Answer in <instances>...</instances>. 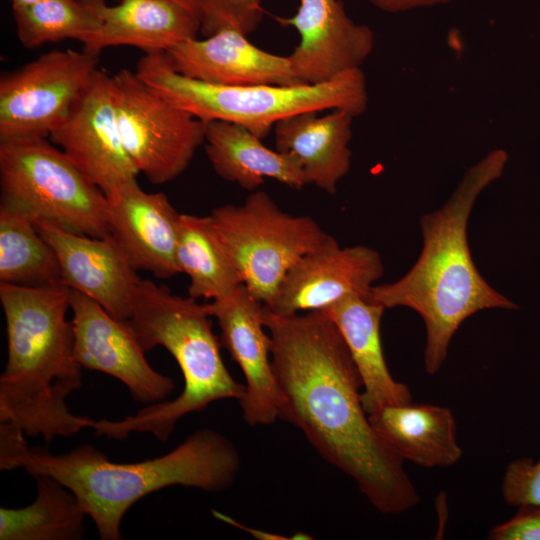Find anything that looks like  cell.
<instances>
[{
  "instance_id": "cell-1",
  "label": "cell",
  "mask_w": 540,
  "mask_h": 540,
  "mask_svg": "<svg viewBox=\"0 0 540 540\" xmlns=\"http://www.w3.org/2000/svg\"><path fill=\"white\" fill-rule=\"evenodd\" d=\"M271 358L290 422L318 454L351 477L381 513L416 506L419 496L403 460L373 429L361 399L362 381L335 324L321 310L276 315L264 305Z\"/></svg>"
},
{
  "instance_id": "cell-2",
  "label": "cell",
  "mask_w": 540,
  "mask_h": 540,
  "mask_svg": "<svg viewBox=\"0 0 540 540\" xmlns=\"http://www.w3.org/2000/svg\"><path fill=\"white\" fill-rule=\"evenodd\" d=\"M507 161L505 150L494 149L470 167L447 202L422 216V250L411 269L395 282L372 286L366 298L385 309L407 307L421 316L430 375L440 370L453 335L468 317L484 309H518L481 276L467 239L477 198L502 176Z\"/></svg>"
},
{
  "instance_id": "cell-3",
  "label": "cell",
  "mask_w": 540,
  "mask_h": 540,
  "mask_svg": "<svg viewBox=\"0 0 540 540\" xmlns=\"http://www.w3.org/2000/svg\"><path fill=\"white\" fill-rule=\"evenodd\" d=\"M240 466L233 443L209 428L193 432L165 455L140 462H112L89 444L52 454L30 448L26 440L0 456L1 470L47 475L72 491L102 540L120 539L124 515L148 494L174 485L223 491L235 482Z\"/></svg>"
},
{
  "instance_id": "cell-4",
  "label": "cell",
  "mask_w": 540,
  "mask_h": 540,
  "mask_svg": "<svg viewBox=\"0 0 540 540\" xmlns=\"http://www.w3.org/2000/svg\"><path fill=\"white\" fill-rule=\"evenodd\" d=\"M8 358L0 377V423L50 443L89 428L92 419L69 411L66 398L82 387L74 359V330L66 318L70 289L0 283Z\"/></svg>"
},
{
  "instance_id": "cell-5",
  "label": "cell",
  "mask_w": 540,
  "mask_h": 540,
  "mask_svg": "<svg viewBox=\"0 0 540 540\" xmlns=\"http://www.w3.org/2000/svg\"><path fill=\"white\" fill-rule=\"evenodd\" d=\"M211 317L208 304L176 295L151 280H139L129 328L144 352L162 346L172 355L184 388L174 400L149 404L122 420H92L90 428L96 435L123 440L133 432H149L166 442L185 415L203 411L215 401L241 400L245 385L227 370Z\"/></svg>"
},
{
  "instance_id": "cell-6",
  "label": "cell",
  "mask_w": 540,
  "mask_h": 540,
  "mask_svg": "<svg viewBox=\"0 0 540 540\" xmlns=\"http://www.w3.org/2000/svg\"><path fill=\"white\" fill-rule=\"evenodd\" d=\"M135 72L169 102L202 122L238 123L261 139L277 122L298 113L340 109L357 117L368 105L361 69L313 85L223 86L180 74L163 52L144 54Z\"/></svg>"
},
{
  "instance_id": "cell-7",
  "label": "cell",
  "mask_w": 540,
  "mask_h": 540,
  "mask_svg": "<svg viewBox=\"0 0 540 540\" xmlns=\"http://www.w3.org/2000/svg\"><path fill=\"white\" fill-rule=\"evenodd\" d=\"M1 204L34 222L92 237L110 235L105 193L46 137L0 141Z\"/></svg>"
},
{
  "instance_id": "cell-8",
  "label": "cell",
  "mask_w": 540,
  "mask_h": 540,
  "mask_svg": "<svg viewBox=\"0 0 540 540\" xmlns=\"http://www.w3.org/2000/svg\"><path fill=\"white\" fill-rule=\"evenodd\" d=\"M209 216L243 284L264 304L293 265L328 235L311 217L283 211L262 190L242 204L218 206Z\"/></svg>"
},
{
  "instance_id": "cell-9",
  "label": "cell",
  "mask_w": 540,
  "mask_h": 540,
  "mask_svg": "<svg viewBox=\"0 0 540 540\" xmlns=\"http://www.w3.org/2000/svg\"><path fill=\"white\" fill-rule=\"evenodd\" d=\"M112 82L123 145L136 169L156 185L174 180L204 144L205 123L127 68Z\"/></svg>"
},
{
  "instance_id": "cell-10",
  "label": "cell",
  "mask_w": 540,
  "mask_h": 540,
  "mask_svg": "<svg viewBox=\"0 0 540 540\" xmlns=\"http://www.w3.org/2000/svg\"><path fill=\"white\" fill-rule=\"evenodd\" d=\"M99 54L51 50L0 78V141L49 137L98 68Z\"/></svg>"
},
{
  "instance_id": "cell-11",
  "label": "cell",
  "mask_w": 540,
  "mask_h": 540,
  "mask_svg": "<svg viewBox=\"0 0 540 540\" xmlns=\"http://www.w3.org/2000/svg\"><path fill=\"white\" fill-rule=\"evenodd\" d=\"M49 138L104 193L139 174L123 145L112 76L104 70H95Z\"/></svg>"
},
{
  "instance_id": "cell-12",
  "label": "cell",
  "mask_w": 540,
  "mask_h": 540,
  "mask_svg": "<svg viewBox=\"0 0 540 540\" xmlns=\"http://www.w3.org/2000/svg\"><path fill=\"white\" fill-rule=\"evenodd\" d=\"M69 289L76 362L82 368L118 379L137 402L165 401L175 388L174 380L150 366L128 323L114 318L88 296Z\"/></svg>"
},
{
  "instance_id": "cell-13",
  "label": "cell",
  "mask_w": 540,
  "mask_h": 540,
  "mask_svg": "<svg viewBox=\"0 0 540 540\" xmlns=\"http://www.w3.org/2000/svg\"><path fill=\"white\" fill-rule=\"evenodd\" d=\"M379 253L367 246L341 247L327 237L288 271L265 307L286 316L323 310L348 295L368 297L383 275Z\"/></svg>"
},
{
  "instance_id": "cell-14",
  "label": "cell",
  "mask_w": 540,
  "mask_h": 540,
  "mask_svg": "<svg viewBox=\"0 0 540 540\" xmlns=\"http://www.w3.org/2000/svg\"><path fill=\"white\" fill-rule=\"evenodd\" d=\"M221 330V344L240 367L245 392L239 401L249 426L273 424L280 416L282 393L272 365L271 338L263 322L264 303L241 284L208 303Z\"/></svg>"
},
{
  "instance_id": "cell-15",
  "label": "cell",
  "mask_w": 540,
  "mask_h": 540,
  "mask_svg": "<svg viewBox=\"0 0 540 540\" xmlns=\"http://www.w3.org/2000/svg\"><path fill=\"white\" fill-rule=\"evenodd\" d=\"M277 21L299 34L287 57L301 84H319L361 69L374 47L372 30L355 23L340 0H299L293 16Z\"/></svg>"
},
{
  "instance_id": "cell-16",
  "label": "cell",
  "mask_w": 540,
  "mask_h": 540,
  "mask_svg": "<svg viewBox=\"0 0 540 540\" xmlns=\"http://www.w3.org/2000/svg\"><path fill=\"white\" fill-rule=\"evenodd\" d=\"M34 223L58 258L62 283L127 322L140 278L115 239L78 234L43 221Z\"/></svg>"
},
{
  "instance_id": "cell-17",
  "label": "cell",
  "mask_w": 540,
  "mask_h": 540,
  "mask_svg": "<svg viewBox=\"0 0 540 540\" xmlns=\"http://www.w3.org/2000/svg\"><path fill=\"white\" fill-rule=\"evenodd\" d=\"M110 235L135 270L160 279L180 273L177 263L179 217L164 193H148L132 179L105 193Z\"/></svg>"
},
{
  "instance_id": "cell-18",
  "label": "cell",
  "mask_w": 540,
  "mask_h": 540,
  "mask_svg": "<svg viewBox=\"0 0 540 540\" xmlns=\"http://www.w3.org/2000/svg\"><path fill=\"white\" fill-rule=\"evenodd\" d=\"M165 53L177 72L211 84H301L287 56L262 50L247 35L231 28L220 29L204 39H188Z\"/></svg>"
},
{
  "instance_id": "cell-19",
  "label": "cell",
  "mask_w": 540,
  "mask_h": 540,
  "mask_svg": "<svg viewBox=\"0 0 540 540\" xmlns=\"http://www.w3.org/2000/svg\"><path fill=\"white\" fill-rule=\"evenodd\" d=\"M97 16L99 27L83 42L92 53L109 47L131 46L145 54L167 52L197 37L200 20L173 0H84Z\"/></svg>"
},
{
  "instance_id": "cell-20",
  "label": "cell",
  "mask_w": 540,
  "mask_h": 540,
  "mask_svg": "<svg viewBox=\"0 0 540 540\" xmlns=\"http://www.w3.org/2000/svg\"><path fill=\"white\" fill-rule=\"evenodd\" d=\"M353 116L340 109L298 113L273 128L275 149L293 157L308 184L334 194L351 166Z\"/></svg>"
},
{
  "instance_id": "cell-21",
  "label": "cell",
  "mask_w": 540,
  "mask_h": 540,
  "mask_svg": "<svg viewBox=\"0 0 540 540\" xmlns=\"http://www.w3.org/2000/svg\"><path fill=\"white\" fill-rule=\"evenodd\" d=\"M386 309L359 295H348L321 310L343 337L362 381L361 399L367 414L383 407L412 402L409 388L390 374L381 343L380 325Z\"/></svg>"
},
{
  "instance_id": "cell-22",
  "label": "cell",
  "mask_w": 540,
  "mask_h": 540,
  "mask_svg": "<svg viewBox=\"0 0 540 540\" xmlns=\"http://www.w3.org/2000/svg\"><path fill=\"white\" fill-rule=\"evenodd\" d=\"M204 143L215 173L250 192L258 190L267 178L298 190L308 184L293 157L268 148L241 124L223 120L206 122Z\"/></svg>"
},
{
  "instance_id": "cell-23",
  "label": "cell",
  "mask_w": 540,
  "mask_h": 540,
  "mask_svg": "<svg viewBox=\"0 0 540 540\" xmlns=\"http://www.w3.org/2000/svg\"><path fill=\"white\" fill-rule=\"evenodd\" d=\"M376 433L404 461L423 467H448L462 456L457 425L447 407L402 404L368 414Z\"/></svg>"
},
{
  "instance_id": "cell-24",
  "label": "cell",
  "mask_w": 540,
  "mask_h": 540,
  "mask_svg": "<svg viewBox=\"0 0 540 540\" xmlns=\"http://www.w3.org/2000/svg\"><path fill=\"white\" fill-rule=\"evenodd\" d=\"M35 500L22 508H0V540H79L87 514L72 491L37 475Z\"/></svg>"
},
{
  "instance_id": "cell-25",
  "label": "cell",
  "mask_w": 540,
  "mask_h": 540,
  "mask_svg": "<svg viewBox=\"0 0 540 540\" xmlns=\"http://www.w3.org/2000/svg\"><path fill=\"white\" fill-rule=\"evenodd\" d=\"M177 263L189 277V297L196 300L222 298L243 284L209 215L180 213Z\"/></svg>"
},
{
  "instance_id": "cell-26",
  "label": "cell",
  "mask_w": 540,
  "mask_h": 540,
  "mask_svg": "<svg viewBox=\"0 0 540 540\" xmlns=\"http://www.w3.org/2000/svg\"><path fill=\"white\" fill-rule=\"evenodd\" d=\"M0 282L29 287L63 284L58 258L34 221L2 204Z\"/></svg>"
},
{
  "instance_id": "cell-27",
  "label": "cell",
  "mask_w": 540,
  "mask_h": 540,
  "mask_svg": "<svg viewBox=\"0 0 540 540\" xmlns=\"http://www.w3.org/2000/svg\"><path fill=\"white\" fill-rule=\"evenodd\" d=\"M12 11L17 37L26 48L65 39L82 43L100 24L84 0H45Z\"/></svg>"
},
{
  "instance_id": "cell-28",
  "label": "cell",
  "mask_w": 540,
  "mask_h": 540,
  "mask_svg": "<svg viewBox=\"0 0 540 540\" xmlns=\"http://www.w3.org/2000/svg\"><path fill=\"white\" fill-rule=\"evenodd\" d=\"M264 0H199L201 6L200 30L210 36L220 29L231 28L245 35L260 24Z\"/></svg>"
},
{
  "instance_id": "cell-29",
  "label": "cell",
  "mask_w": 540,
  "mask_h": 540,
  "mask_svg": "<svg viewBox=\"0 0 540 540\" xmlns=\"http://www.w3.org/2000/svg\"><path fill=\"white\" fill-rule=\"evenodd\" d=\"M502 496L510 506L540 505V458L523 457L508 464L501 485Z\"/></svg>"
},
{
  "instance_id": "cell-30",
  "label": "cell",
  "mask_w": 540,
  "mask_h": 540,
  "mask_svg": "<svg viewBox=\"0 0 540 540\" xmlns=\"http://www.w3.org/2000/svg\"><path fill=\"white\" fill-rule=\"evenodd\" d=\"M492 540H540V505L518 507L509 520L491 529Z\"/></svg>"
},
{
  "instance_id": "cell-31",
  "label": "cell",
  "mask_w": 540,
  "mask_h": 540,
  "mask_svg": "<svg viewBox=\"0 0 540 540\" xmlns=\"http://www.w3.org/2000/svg\"><path fill=\"white\" fill-rule=\"evenodd\" d=\"M373 6L388 13H399L419 7L449 3L451 0H368Z\"/></svg>"
},
{
  "instance_id": "cell-32",
  "label": "cell",
  "mask_w": 540,
  "mask_h": 540,
  "mask_svg": "<svg viewBox=\"0 0 540 540\" xmlns=\"http://www.w3.org/2000/svg\"><path fill=\"white\" fill-rule=\"evenodd\" d=\"M216 515L222 521H224V522H226L228 524H231V525L237 527L240 530L246 531V532L250 533L251 535H253L254 538H257V539H260V540L312 539V537H310V535L305 534V533H296V535H294L293 537H286L284 535L274 534V533L258 530V529H255V528H250L248 526L240 524L239 522L235 521L234 519H232V518H230V517H228L226 515H223L221 513H217Z\"/></svg>"
},
{
  "instance_id": "cell-33",
  "label": "cell",
  "mask_w": 540,
  "mask_h": 540,
  "mask_svg": "<svg viewBox=\"0 0 540 540\" xmlns=\"http://www.w3.org/2000/svg\"><path fill=\"white\" fill-rule=\"evenodd\" d=\"M189 10L195 17L200 20L201 23V6L199 0H173Z\"/></svg>"
},
{
  "instance_id": "cell-34",
  "label": "cell",
  "mask_w": 540,
  "mask_h": 540,
  "mask_svg": "<svg viewBox=\"0 0 540 540\" xmlns=\"http://www.w3.org/2000/svg\"><path fill=\"white\" fill-rule=\"evenodd\" d=\"M11 3L12 10L35 5L45 0H8Z\"/></svg>"
}]
</instances>
